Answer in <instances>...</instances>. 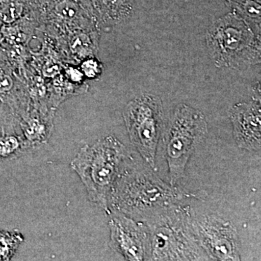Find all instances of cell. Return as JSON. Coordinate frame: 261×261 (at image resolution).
I'll return each mask as SVG.
<instances>
[{
	"label": "cell",
	"instance_id": "cell-13",
	"mask_svg": "<svg viewBox=\"0 0 261 261\" xmlns=\"http://www.w3.org/2000/svg\"><path fill=\"white\" fill-rule=\"evenodd\" d=\"M25 151L22 137L0 127V161L17 159Z\"/></svg>",
	"mask_w": 261,
	"mask_h": 261
},
{
	"label": "cell",
	"instance_id": "cell-7",
	"mask_svg": "<svg viewBox=\"0 0 261 261\" xmlns=\"http://www.w3.org/2000/svg\"><path fill=\"white\" fill-rule=\"evenodd\" d=\"M192 225L199 245L210 260H240L238 231L230 221L208 215L192 221Z\"/></svg>",
	"mask_w": 261,
	"mask_h": 261
},
{
	"label": "cell",
	"instance_id": "cell-15",
	"mask_svg": "<svg viewBox=\"0 0 261 261\" xmlns=\"http://www.w3.org/2000/svg\"><path fill=\"white\" fill-rule=\"evenodd\" d=\"M53 12L57 20L64 23H73L80 15L78 5L71 1H63L58 3Z\"/></svg>",
	"mask_w": 261,
	"mask_h": 261
},
{
	"label": "cell",
	"instance_id": "cell-11",
	"mask_svg": "<svg viewBox=\"0 0 261 261\" xmlns=\"http://www.w3.org/2000/svg\"><path fill=\"white\" fill-rule=\"evenodd\" d=\"M20 128L27 150L40 148L47 143L53 132V113L33 110L22 115Z\"/></svg>",
	"mask_w": 261,
	"mask_h": 261
},
{
	"label": "cell",
	"instance_id": "cell-6",
	"mask_svg": "<svg viewBox=\"0 0 261 261\" xmlns=\"http://www.w3.org/2000/svg\"><path fill=\"white\" fill-rule=\"evenodd\" d=\"M163 118L162 101L154 94H141L130 100L123 111L130 142L152 169L156 168V151Z\"/></svg>",
	"mask_w": 261,
	"mask_h": 261
},
{
	"label": "cell",
	"instance_id": "cell-9",
	"mask_svg": "<svg viewBox=\"0 0 261 261\" xmlns=\"http://www.w3.org/2000/svg\"><path fill=\"white\" fill-rule=\"evenodd\" d=\"M233 137L239 147L248 151H258L261 142L260 99L240 102L230 110Z\"/></svg>",
	"mask_w": 261,
	"mask_h": 261
},
{
	"label": "cell",
	"instance_id": "cell-14",
	"mask_svg": "<svg viewBox=\"0 0 261 261\" xmlns=\"http://www.w3.org/2000/svg\"><path fill=\"white\" fill-rule=\"evenodd\" d=\"M23 241V234L17 230H0V261L11 260Z\"/></svg>",
	"mask_w": 261,
	"mask_h": 261
},
{
	"label": "cell",
	"instance_id": "cell-1",
	"mask_svg": "<svg viewBox=\"0 0 261 261\" xmlns=\"http://www.w3.org/2000/svg\"><path fill=\"white\" fill-rule=\"evenodd\" d=\"M198 196H202L201 192L187 193L165 183L154 173L124 165L110 197L109 215L121 214L145 221L177 205L178 201L187 197L200 198Z\"/></svg>",
	"mask_w": 261,
	"mask_h": 261
},
{
	"label": "cell",
	"instance_id": "cell-2",
	"mask_svg": "<svg viewBox=\"0 0 261 261\" xmlns=\"http://www.w3.org/2000/svg\"><path fill=\"white\" fill-rule=\"evenodd\" d=\"M129 159L126 147L114 136L83 146L70 163L87 190L89 200L109 214V200L122 168Z\"/></svg>",
	"mask_w": 261,
	"mask_h": 261
},
{
	"label": "cell",
	"instance_id": "cell-12",
	"mask_svg": "<svg viewBox=\"0 0 261 261\" xmlns=\"http://www.w3.org/2000/svg\"><path fill=\"white\" fill-rule=\"evenodd\" d=\"M233 12L260 36V0H227Z\"/></svg>",
	"mask_w": 261,
	"mask_h": 261
},
{
	"label": "cell",
	"instance_id": "cell-10",
	"mask_svg": "<svg viewBox=\"0 0 261 261\" xmlns=\"http://www.w3.org/2000/svg\"><path fill=\"white\" fill-rule=\"evenodd\" d=\"M87 16L98 29H108L129 18L130 0H80Z\"/></svg>",
	"mask_w": 261,
	"mask_h": 261
},
{
	"label": "cell",
	"instance_id": "cell-5",
	"mask_svg": "<svg viewBox=\"0 0 261 261\" xmlns=\"http://www.w3.org/2000/svg\"><path fill=\"white\" fill-rule=\"evenodd\" d=\"M207 133L203 113L187 105H178L170 121L166 139V158L173 186L183 178L189 160Z\"/></svg>",
	"mask_w": 261,
	"mask_h": 261
},
{
	"label": "cell",
	"instance_id": "cell-3",
	"mask_svg": "<svg viewBox=\"0 0 261 261\" xmlns=\"http://www.w3.org/2000/svg\"><path fill=\"white\" fill-rule=\"evenodd\" d=\"M190 207L175 205L146 220L147 260H210L194 233Z\"/></svg>",
	"mask_w": 261,
	"mask_h": 261
},
{
	"label": "cell",
	"instance_id": "cell-16",
	"mask_svg": "<svg viewBox=\"0 0 261 261\" xmlns=\"http://www.w3.org/2000/svg\"><path fill=\"white\" fill-rule=\"evenodd\" d=\"M81 71L84 77L89 80H94L101 75L102 65L94 57H89L84 59L81 65Z\"/></svg>",
	"mask_w": 261,
	"mask_h": 261
},
{
	"label": "cell",
	"instance_id": "cell-4",
	"mask_svg": "<svg viewBox=\"0 0 261 261\" xmlns=\"http://www.w3.org/2000/svg\"><path fill=\"white\" fill-rule=\"evenodd\" d=\"M206 44L219 68L243 69L260 61V36L240 15L218 19L207 29Z\"/></svg>",
	"mask_w": 261,
	"mask_h": 261
},
{
	"label": "cell",
	"instance_id": "cell-8",
	"mask_svg": "<svg viewBox=\"0 0 261 261\" xmlns=\"http://www.w3.org/2000/svg\"><path fill=\"white\" fill-rule=\"evenodd\" d=\"M110 219L111 240L110 247L113 251L121 254L125 260H147L149 230L145 223L121 214H111Z\"/></svg>",
	"mask_w": 261,
	"mask_h": 261
}]
</instances>
